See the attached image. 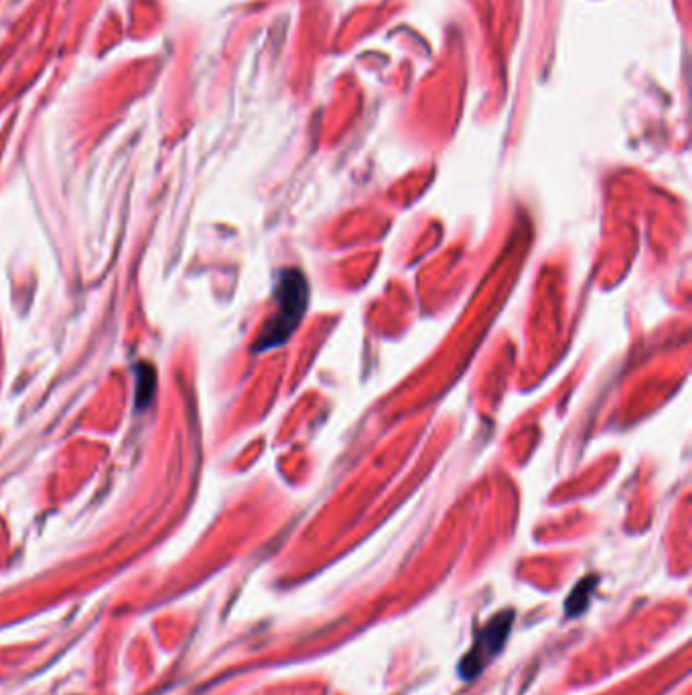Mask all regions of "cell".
Listing matches in <instances>:
<instances>
[{
    "mask_svg": "<svg viewBox=\"0 0 692 695\" xmlns=\"http://www.w3.org/2000/svg\"><path fill=\"white\" fill-rule=\"evenodd\" d=\"M510 624H512V616L502 615V616H496L486 628H483L479 642L473 647L471 653L467 655V659H463V663H461V673H463V677L471 679L473 675H478L483 667V659L500 653L505 639H508Z\"/></svg>",
    "mask_w": 692,
    "mask_h": 695,
    "instance_id": "2",
    "label": "cell"
},
{
    "mask_svg": "<svg viewBox=\"0 0 692 695\" xmlns=\"http://www.w3.org/2000/svg\"><path fill=\"white\" fill-rule=\"evenodd\" d=\"M274 297H277V314H274L272 320L263 330V334H260V339L256 342L258 352L287 342L290 334L299 328L309 299V287L301 271L288 269L282 272Z\"/></svg>",
    "mask_w": 692,
    "mask_h": 695,
    "instance_id": "1",
    "label": "cell"
}]
</instances>
